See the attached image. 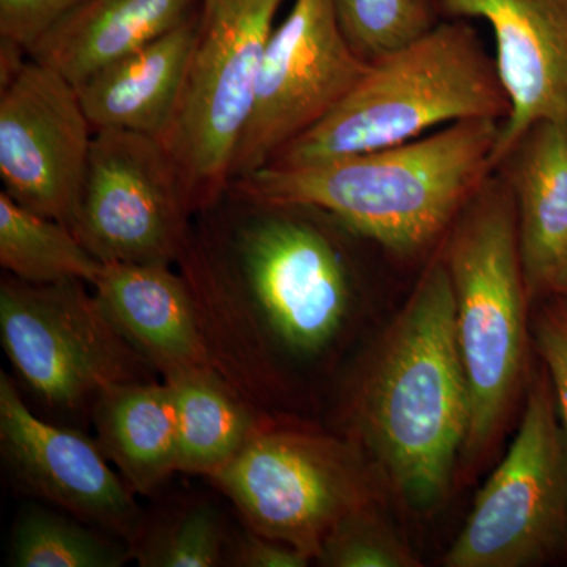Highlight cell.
I'll use <instances>...</instances> for the list:
<instances>
[{"label":"cell","instance_id":"1","mask_svg":"<svg viewBox=\"0 0 567 567\" xmlns=\"http://www.w3.org/2000/svg\"><path fill=\"white\" fill-rule=\"evenodd\" d=\"M342 224L235 186L193 216L178 259L212 364L249 402L279 416L298 371L338 349L357 305Z\"/></svg>","mask_w":567,"mask_h":567},{"label":"cell","instance_id":"2","mask_svg":"<svg viewBox=\"0 0 567 567\" xmlns=\"http://www.w3.org/2000/svg\"><path fill=\"white\" fill-rule=\"evenodd\" d=\"M350 425L395 494L431 509L453 480L472 420L443 257L427 270L353 388Z\"/></svg>","mask_w":567,"mask_h":567},{"label":"cell","instance_id":"3","mask_svg":"<svg viewBox=\"0 0 567 567\" xmlns=\"http://www.w3.org/2000/svg\"><path fill=\"white\" fill-rule=\"evenodd\" d=\"M502 122L473 118L405 144L230 183L257 199L327 213L354 237L410 256L434 244L494 174Z\"/></svg>","mask_w":567,"mask_h":567},{"label":"cell","instance_id":"4","mask_svg":"<svg viewBox=\"0 0 567 567\" xmlns=\"http://www.w3.org/2000/svg\"><path fill=\"white\" fill-rule=\"evenodd\" d=\"M509 102L495 61L468 22L440 21L423 37L369 62L327 117L268 166H311L415 141L453 123H503Z\"/></svg>","mask_w":567,"mask_h":567},{"label":"cell","instance_id":"5","mask_svg":"<svg viewBox=\"0 0 567 567\" xmlns=\"http://www.w3.org/2000/svg\"><path fill=\"white\" fill-rule=\"evenodd\" d=\"M472 420L465 456L486 453L516 401L527 364L529 298L517 212L505 178L491 177L458 213L445 252Z\"/></svg>","mask_w":567,"mask_h":567},{"label":"cell","instance_id":"6","mask_svg":"<svg viewBox=\"0 0 567 567\" xmlns=\"http://www.w3.org/2000/svg\"><path fill=\"white\" fill-rule=\"evenodd\" d=\"M284 0H204L188 73L159 140L173 156L193 216L230 186L234 153L251 114Z\"/></svg>","mask_w":567,"mask_h":567},{"label":"cell","instance_id":"7","mask_svg":"<svg viewBox=\"0 0 567 567\" xmlns=\"http://www.w3.org/2000/svg\"><path fill=\"white\" fill-rule=\"evenodd\" d=\"M245 528L311 555L342 520L372 502L360 450L289 416L267 415L223 470L208 477Z\"/></svg>","mask_w":567,"mask_h":567},{"label":"cell","instance_id":"8","mask_svg":"<svg viewBox=\"0 0 567 567\" xmlns=\"http://www.w3.org/2000/svg\"><path fill=\"white\" fill-rule=\"evenodd\" d=\"M0 341L29 393L61 413H91L106 388L151 382L158 372L121 333L91 284L3 276Z\"/></svg>","mask_w":567,"mask_h":567},{"label":"cell","instance_id":"9","mask_svg":"<svg viewBox=\"0 0 567 567\" xmlns=\"http://www.w3.org/2000/svg\"><path fill=\"white\" fill-rule=\"evenodd\" d=\"M567 546V434L546 368L513 445L481 488L446 567L543 565Z\"/></svg>","mask_w":567,"mask_h":567},{"label":"cell","instance_id":"10","mask_svg":"<svg viewBox=\"0 0 567 567\" xmlns=\"http://www.w3.org/2000/svg\"><path fill=\"white\" fill-rule=\"evenodd\" d=\"M177 166L159 137L100 130L74 235L102 264L177 265L192 229Z\"/></svg>","mask_w":567,"mask_h":567},{"label":"cell","instance_id":"11","mask_svg":"<svg viewBox=\"0 0 567 567\" xmlns=\"http://www.w3.org/2000/svg\"><path fill=\"white\" fill-rule=\"evenodd\" d=\"M368 66L347 41L331 0H295L265 52L230 183L268 166L327 117Z\"/></svg>","mask_w":567,"mask_h":567},{"label":"cell","instance_id":"12","mask_svg":"<svg viewBox=\"0 0 567 567\" xmlns=\"http://www.w3.org/2000/svg\"><path fill=\"white\" fill-rule=\"evenodd\" d=\"M93 134L78 89L59 71L29 58L0 87L2 192L71 229Z\"/></svg>","mask_w":567,"mask_h":567},{"label":"cell","instance_id":"13","mask_svg":"<svg viewBox=\"0 0 567 567\" xmlns=\"http://www.w3.org/2000/svg\"><path fill=\"white\" fill-rule=\"evenodd\" d=\"M0 451L25 494L133 546L144 527L136 494L96 439L37 415L13 377L0 372Z\"/></svg>","mask_w":567,"mask_h":567},{"label":"cell","instance_id":"14","mask_svg":"<svg viewBox=\"0 0 567 567\" xmlns=\"http://www.w3.org/2000/svg\"><path fill=\"white\" fill-rule=\"evenodd\" d=\"M457 20L486 21L495 69L509 102L499 126L494 173L539 123L567 133V0H442Z\"/></svg>","mask_w":567,"mask_h":567},{"label":"cell","instance_id":"15","mask_svg":"<svg viewBox=\"0 0 567 567\" xmlns=\"http://www.w3.org/2000/svg\"><path fill=\"white\" fill-rule=\"evenodd\" d=\"M92 289L159 379L178 369L212 364L196 301L177 267L104 264Z\"/></svg>","mask_w":567,"mask_h":567},{"label":"cell","instance_id":"16","mask_svg":"<svg viewBox=\"0 0 567 567\" xmlns=\"http://www.w3.org/2000/svg\"><path fill=\"white\" fill-rule=\"evenodd\" d=\"M199 18L200 11L76 87L93 132L115 128L163 136L181 100Z\"/></svg>","mask_w":567,"mask_h":567},{"label":"cell","instance_id":"17","mask_svg":"<svg viewBox=\"0 0 567 567\" xmlns=\"http://www.w3.org/2000/svg\"><path fill=\"white\" fill-rule=\"evenodd\" d=\"M502 167L516 203L522 265L533 298L548 292L567 257V133L539 123Z\"/></svg>","mask_w":567,"mask_h":567},{"label":"cell","instance_id":"18","mask_svg":"<svg viewBox=\"0 0 567 567\" xmlns=\"http://www.w3.org/2000/svg\"><path fill=\"white\" fill-rule=\"evenodd\" d=\"M204 0H85L29 54L74 87L192 20Z\"/></svg>","mask_w":567,"mask_h":567},{"label":"cell","instance_id":"19","mask_svg":"<svg viewBox=\"0 0 567 567\" xmlns=\"http://www.w3.org/2000/svg\"><path fill=\"white\" fill-rule=\"evenodd\" d=\"M91 416L96 442L134 494H156L178 473L177 416L163 379L106 388Z\"/></svg>","mask_w":567,"mask_h":567},{"label":"cell","instance_id":"20","mask_svg":"<svg viewBox=\"0 0 567 567\" xmlns=\"http://www.w3.org/2000/svg\"><path fill=\"white\" fill-rule=\"evenodd\" d=\"M177 416L178 473L212 477L229 464L267 413L215 368L194 365L162 377Z\"/></svg>","mask_w":567,"mask_h":567},{"label":"cell","instance_id":"21","mask_svg":"<svg viewBox=\"0 0 567 567\" xmlns=\"http://www.w3.org/2000/svg\"><path fill=\"white\" fill-rule=\"evenodd\" d=\"M0 265L33 284L78 279L95 284L103 265L65 224L39 215L0 193Z\"/></svg>","mask_w":567,"mask_h":567},{"label":"cell","instance_id":"22","mask_svg":"<svg viewBox=\"0 0 567 567\" xmlns=\"http://www.w3.org/2000/svg\"><path fill=\"white\" fill-rule=\"evenodd\" d=\"M128 561L133 550L126 540L39 506L21 514L11 535V566L122 567Z\"/></svg>","mask_w":567,"mask_h":567},{"label":"cell","instance_id":"23","mask_svg":"<svg viewBox=\"0 0 567 567\" xmlns=\"http://www.w3.org/2000/svg\"><path fill=\"white\" fill-rule=\"evenodd\" d=\"M230 529L219 507L208 502L145 516L144 527L134 540L133 561L141 567L226 566Z\"/></svg>","mask_w":567,"mask_h":567},{"label":"cell","instance_id":"24","mask_svg":"<svg viewBox=\"0 0 567 567\" xmlns=\"http://www.w3.org/2000/svg\"><path fill=\"white\" fill-rule=\"evenodd\" d=\"M350 47L365 62L412 43L439 24L442 0H331Z\"/></svg>","mask_w":567,"mask_h":567},{"label":"cell","instance_id":"25","mask_svg":"<svg viewBox=\"0 0 567 567\" xmlns=\"http://www.w3.org/2000/svg\"><path fill=\"white\" fill-rule=\"evenodd\" d=\"M324 567H415L420 559L377 514L374 503L342 518L316 555Z\"/></svg>","mask_w":567,"mask_h":567},{"label":"cell","instance_id":"26","mask_svg":"<svg viewBox=\"0 0 567 567\" xmlns=\"http://www.w3.org/2000/svg\"><path fill=\"white\" fill-rule=\"evenodd\" d=\"M85 0H0V41L31 54Z\"/></svg>","mask_w":567,"mask_h":567},{"label":"cell","instance_id":"27","mask_svg":"<svg viewBox=\"0 0 567 567\" xmlns=\"http://www.w3.org/2000/svg\"><path fill=\"white\" fill-rule=\"evenodd\" d=\"M536 342L544 368L550 377L555 398L567 434V308L559 303L540 315L536 324Z\"/></svg>","mask_w":567,"mask_h":567},{"label":"cell","instance_id":"28","mask_svg":"<svg viewBox=\"0 0 567 567\" xmlns=\"http://www.w3.org/2000/svg\"><path fill=\"white\" fill-rule=\"evenodd\" d=\"M315 561L311 555L281 540L257 535L245 528L230 536L226 566L234 567H305Z\"/></svg>","mask_w":567,"mask_h":567},{"label":"cell","instance_id":"29","mask_svg":"<svg viewBox=\"0 0 567 567\" xmlns=\"http://www.w3.org/2000/svg\"><path fill=\"white\" fill-rule=\"evenodd\" d=\"M548 292L557 295L559 300H561V305H565L567 308V257L565 262L561 264V267L558 268Z\"/></svg>","mask_w":567,"mask_h":567}]
</instances>
